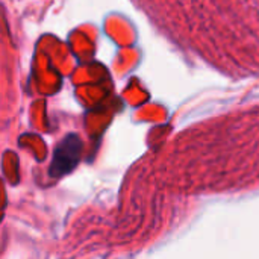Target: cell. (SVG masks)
Segmentation results:
<instances>
[{"instance_id":"1","label":"cell","mask_w":259,"mask_h":259,"mask_svg":"<svg viewBox=\"0 0 259 259\" xmlns=\"http://www.w3.org/2000/svg\"><path fill=\"white\" fill-rule=\"evenodd\" d=\"M82 143L77 135H67L56 147L50 165L52 176H64L71 171L80 156Z\"/></svg>"}]
</instances>
